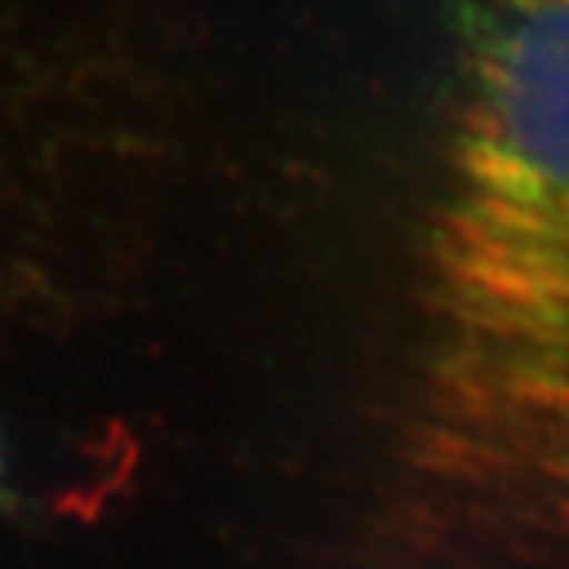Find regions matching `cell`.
<instances>
[{"mask_svg":"<svg viewBox=\"0 0 569 569\" xmlns=\"http://www.w3.org/2000/svg\"><path fill=\"white\" fill-rule=\"evenodd\" d=\"M440 406L475 443L569 440V0H481L430 228Z\"/></svg>","mask_w":569,"mask_h":569,"instance_id":"cell-1","label":"cell"},{"mask_svg":"<svg viewBox=\"0 0 569 569\" xmlns=\"http://www.w3.org/2000/svg\"><path fill=\"white\" fill-rule=\"evenodd\" d=\"M0 475H3V452H0Z\"/></svg>","mask_w":569,"mask_h":569,"instance_id":"cell-2","label":"cell"}]
</instances>
